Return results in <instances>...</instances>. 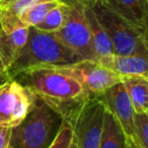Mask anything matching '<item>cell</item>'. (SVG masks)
Instances as JSON below:
<instances>
[{
	"label": "cell",
	"instance_id": "cell-1",
	"mask_svg": "<svg viewBox=\"0 0 148 148\" xmlns=\"http://www.w3.org/2000/svg\"><path fill=\"white\" fill-rule=\"evenodd\" d=\"M16 77L21 78L19 82L33 90L40 101L65 121L70 119L85 99L90 97L75 77L56 66L29 69Z\"/></svg>",
	"mask_w": 148,
	"mask_h": 148
},
{
	"label": "cell",
	"instance_id": "cell-2",
	"mask_svg": "<svg viewBox=\"0 0 148 148\" xmlns=\"http://www.w3.org/2000/svg\"><path fill=\"white\" fill-rule=\"evenodd\" d=\"M83 60L64 46L52 33H45L36 27L29 29V37L21 54L7 72L14 78L21 72L45 66H64Z\"/></svg>",
	"mask_w": 148,
	"mask_h": 148
},
{
	"label": "cell",
	"instance_id": "cell-3",
	"mask_svg": "<svg viewBox=\"0 0 148 148\" xmlns=\"http://www.w3.org/2000/svg\"><path fill=\"white\" fill-rule=\"evenodd\" d=\"M61 122L53 110L38 99L23 122L12 128L8 148H48Z\"/></svg>",
	"mask_w": 148,
	"mask_h": 148
},
{
	"label": "cell",
	"instance_id": "cell-4",
	"mask_svg": "<svg viewBox=\"0 0 148 148\" xmlns=\"http://www.w3.org/2000/svg\"><path fill=\"white\" fill-rule=\"evenodd\" d=\"M91 8L109 36L114 53L148 58L147 31L131 25L99 1Z\"/></svg>",
	"mask_w": 148,
	"mask_h": 148
},
{
	"label": "cell",
	"instance_id": "cell-5",
	"mask_svg": "<svg viewBox=\"0 0 148 148\" xmlns=\"http://www.w3.org/2000/svg\"><path fill=\"white\" fill-rule=\"evenodd\" d=\"M106 107L99 97L86 99L68 122L72 128L71 148H99Z\"/></svg>",
	"mask_w": 148,
	"mask_h": 148
},
{
	"label": "cell",
	"instance_id": "cell-6",
	"mask_svg": "<svg viewBox=\"0 0 148 148\" xmlns=\"http://www.w3.org/2000/svg\"><path fill=\"white\" fill-rule=\"evenodd\" d=\"M38 97L31 88L15 78L0 84V126L14 128L34 109Z\"/></svg>",
	"mask_w": 148,
	"mask_h": 148
},
{
	"label": "cell",
	"instance_id": "cell-7",
	"mask_svg": "<svg viewBox=\"0 0 148 148\" xmlns=\"http://www.w3.org/2000/svg\"><path fill=\"white\" fill-rule=\"evenodd\" d=\"M64 46L83 60L97 61L83 9L70 7L67 19L59 31L52 33Z\"/></svg>",
	"mask_w": 148,
	"mask_h": 148
},
{
	"label": "cell",
	"instance_id": "cell-8",
	"mask_svg": "<svg viewBox=\"0 0 148 148\" xmlns=\"http://www.w3.org/2000/svg\"><path fill=\"white\" fill-rule=\"evenodd\" d=\"M56 67L75 77L90 97H99L112 86L122 82V77L105 68L99 61L80 60L76 63Z\"/></svg>",
	"mask_w": 148,
	"mask_h": 148
},
{
	"label": "cell",
	"instance_id": "cell-9",
	"mask_svg": "<svg viewBox=\"0 0 148 148\" xmlns=\"http://www.w3.org/2000/svg\"><path fill=\"white\" fill-rule=\"evenodd\" d=\"M99 97L119 122L126 137L134 141L135 111L123 83L120 82L112 86Z\"/></svg>",
	"mask_w": 148,
	"mask_h": 148
},
{
	"label": "cell",
	"instance_id": "cell-10",
	"mask_svg": "<svg viewBox=\"0 0 148 148\" xmlns=\"http://www.w3.org/2000/svg\"><path fill=\"white\" fill-rule=\"evenodd\" d=\"M147 57L138 55H119L112 53L99 58L97 61L105 68L122 77H148Z\"/></svg>",
	"mask_w": 148,
	"mask_h": 148
},
{
	"label": "cell",
	"instance_id": "cell-11",
	"mask_svg": "<svg viewBox=\"0 0 148 148\" xmlns=\"http://www.w3.org/2000/svg\"><path fill=\"white\" fill-rule=\"evenodd\" d=\"M29 27H19L10 33L0 29V75L6 74L18 58L29 37Z\"/></svg>",
	"mask_w": 148,
	"mask_h": 148
},
{
	"label": "cell",
	"instance_id": "cell-12",
	"mask_svg": "<svg viewBox=\"0 0 148 148\" xmlns=\"http://www.w3.org/2000/svg\"><path fill=\"white\" fill-rule=\"evenodd\" d=\"M131 25L147 31L148 0H99Z\"/></svg>",
	"mask_w": 148,
	"mask_h": 148
},
{
	"label": "cell",
	"instance_id": "cell-13",
	"mask_svg": "<svg viewBox=\"0 0 148 148\" xmlns=\"http://www.w3.org/2000/svg\"><path fill=\"white\" fill-rule=\"evenodd\" d=\"M40 0H8L0 4V29L10 33L21 27V16Z\"/></svg>",
	"mask_w": 148,
	"mask_h": 148
},
{
	"label": "cell",
	"instance_id": "cell-14",
	"mask_svg": "<svg viewBox=\"0 0 148 148\" xmlns=\"http://www.w3.org/2000/svg\"><path fill=\"white\" fill-rule=\"evenodd\" d=\"M83 14H84L89 33H90L93 48H95L97 59L103 56L114 53V47L112 45L111 40H110L108 34L106 33L101 23H99L92 8L91 7L83 8Z\"/></svg>",
	"mask_w": 148,
	"mask_h": 148
},
{
	"label": "cell",
	"instance_id": "cell-15",
	"mask_svg": "<svg viewBox=\"0 0 148 148\" xmlns=\"http://www.w3.org/2000/svg\"><path fill=\"white\" fill-rule=\"evenodd\" d=\"M136 114H148V77L129 76L122 79Z\"/></svg>",
	"mask_w": 148,
	"mask_h": 148
},
{
	"label": "cell",
	"instance_id": "cell-16",
	"mask_svg": "<svg viewBox=\"0 0 148 148\" xmlns=\"http://www.w3.org/2000/svg\"><path fill=\"white\" fill-rule=\"evenodd\" d=\"M99 148H127V137L119 122L106 108Z\"/></svg>",
	"mask_w": 148,
	"mask_h": 148
},
{
	"label": "cell",
	"instance_id": "cell-17",
	"mask_svg": "<svg viewBox=\"0 0 148 148\" xmlns=\"http://www.w3.org/2000/svg\"><path fill=\"white\" fill-rule=\"evenodd\" d=\"M58 0H40L36 4H34L29 9H27L21 16V27H32L38 25L48 14L50 10L56 5L60 4Z\"/></svg>",
	"mask_w": 148,
	"mask_h": 148
},
{
	"label": "cell",
	"instance_id": "cell-18",
	"mask_svg": "<svg viewBox=\"0 0 148 148\" xmlns=\"http://www.w3.org/2000/svg\"><path fill=\"white\" fill-rule=\"evenodd\" d=\"M70 7L67 5L60 3L51 9L45 16V18L38 25H36L37 29H40L45 33H55L59 31L67 19Z\"/></svg>",
	"mask_w": 148,
	"mask_h": 148
},
{
	"label": "cell",
	"instance_id": "cell-19",
	"mask_svg": "<svg viewBox=\"0 0 148 148\" xmlns=\"http://www.w3.org/2000/svg\"><path fill=\"white\" fill-rule=\"evenodd\" d=\"M134 142L139 148H148V114L135 113Z\"/></svg>",
	"mask_w": 148,
	"mask_h": 148
},
{
	"label": "cell",
	"instance_id": "cell-20",
	"mask_svg": "<svg viewBox=\"0 0 148 148\" xmlns=\"http://www.w3.org/2000/svg\"><path fill=\"white\" fill-rule=\"evenodd\" d=\"M72 128L68 121L62 120L58 132L48 148H71Z\"/></svg>",
	"mask_w": 148,
	"mask_h": 148
},
{
	"label": "cell",
	"instance_id": "cell-21",
	"mask_svg": "<svg viewBox=\"0 0 148 148\" xmlns=\"http://www.w3.org/2000/svg\"><path fill=\"white\" fill-rule=\"evenodd\" d=\"M69 7L83 9L85 7H92L99 0H58Z\"/></svg>",
	"mask_w": 148,
	"mask_h": 148
},
{
	"label": "cell",
	"instance_id": "cell-22",
	"mask_svg": "<svg viewBox=\"0 0 148 148\" xmlns=\"http://www.w3.org/2000/svg\"><path fill=\"white\" fill-rule=\"evenodd\" d=\"M12 128L0 126V148H7L10 141Z\"/></svg>",
	"mask_w": 148,
	"mask_h": 148
},
{
	"label": "cell",
	"instance_id": "cell-23",
	"mask_svg": "<svg viewBox=\"0 0 148 148\" xmlns=\"http://www.w3.org/2000/svg\"><path fill=\"white\" fill-rule=\"evenodd\" d=\"M127 148H139V147H138L137 144L133 140H130L127 138Z\"/></svg>",
	"mask_w": 148,
	"mask_h": 148
},
{
	"label": "cell",
	"instance_id": "cell-24",
	"mask_svg": "<svg viewBox=\"0 0 148 148\" xmlns=\"http://www.w3.org/2000/svg\"><path fill=\"white\" fill-rule=\"evenodd\" d=\"M7 79H9V77L7 76L6 74H3V75H0V84H2V83L4 82L5 80H7Z\"/></svg>",
	"mask_w": 148,
	"mask_h": 148
},
{
	"label": "cell",
	"instance_id": "cell-25",
	"mask_svg": "<svg viewBox=\"0 0 148 148\" xmlns=\"http://www.w3.org/2000/svg\"><path fill=\"white\" fill-rule=\"evenodd\" d=\"M1 3H2V0H0V4H1Z\"/></svg>",
	"mask_w": 148,
	"mask_h": 148
},
{
	"label": "cell",
	"instance_id": "cell-26",
	"mask_svg": "<svg viewBox=\"0 0 148 148\" xmlns=\"http://www.w3.org/2000/svg\"><path fill=\"white\" fill-rule=\"evenodd\" d=\"M2 1H8V0H2Z\"/></svg>",
	"mask_w": 148,
	"mask_h": 148
},
{
	"label": "cell",
	"instance_id": "cell-27",
	"mask_svg": "<svg viewBox=\"0 0 148 148\" xmlns=\"http://www.w3.org/2000/svg\"><path fill=\"white\" fill-rule=\"evenodd\" d=\"M7 148H8V147H7Z\"/></svg>",
	"mask_w": 148,
	"mask_h": 148
}]
</instances>
